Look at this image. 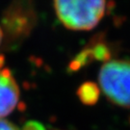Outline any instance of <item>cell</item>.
Returning <instances> with one entry per match:
<instances>
[{
	"label": "cell",
	"mask_w": 130,
	"mask_h": 130,
	"mask_svg": "<svg viewBox=\"0 0 130 130\" xmlns=\"http://www.w3.org/2000/svg\"><path fill=\"white\" fill-rule=\"evenodd\" d=\"M105 1H55L54 8L61 22L71 30H91L102 19Z\"/></svg>",
	"instance_id": "6da1fadb"
},
{
	"label": "cell",
	"mask_w": 130,
	"mask_h": 130,
	"mask_svg": "<svg viewBox=\"0 0 130 130\" xmlns=\"http://www.w3.org/2000/svg\"><path fill=\"white\" fill-rule=\"evenodd\" d=\"M99 84L107 98L121 107H130V61H109L99 71Z\"/></svg>",
	"instance_id": "7a4b0ae2"
},
{
	"label": "cell",
	"mask_w": 130,
	"mask_h": 130,
	"mask_svg": "<svg viewBox=\"0 0 130 130\" xmlns=\"http://www.w3.org/2000/svg\"><path fill=\"white\" fill-rule=\"evenodd\" d=\"M3 28L7 39L19 41L28 36L36 23V13L30 2H14L3 15Z\"/></svg>",
	"instance_id": "3957f363"
},
{
	"label": "cell",
	"mask_w": 130,
	"mask_h": 130,
	"mask_svg": "<svg viewBox=\"0 0 130 130\" xmlns=\"http://www.w3.org/2000/svg\"><path fill=\"white\" fill-rule=\"evenodd\" d=\"M19 99L18 84L8 69H0V118L9 115Z\"/></svg>",
	"instance_id": "277c9868"
},
{
	"label": "cell",
	"mask_w": 130,
	"mask_h": 130,
	"mask_svg": "<svg viewBox=\"0 0 130 130\" xmlns=\"http://www.w3.org/2000/svg\"><path fill=\"white\" fill-rule=\"evenodd\" d=\"M79 100L85 105L92 106L98 101L100 96V89L93 82H85L77 90Z\"/></svg>",
	"instance_id": "5b68a950"
},
{
	"label": "cell",
	"mask_w": 130,
	"mask_h": 130,
	"mask_svg": "<svg viewBox=\"0 0 130 130\" xmlns=\"http://www.w3.org/2000/svg\"><path fill=\"white\" fill-rule=\"evenodd\" d=\"M93 54V60L100 62H109L111 59V51L105 42L102 40H93L89 45Z\"/></svg>",
	"instance_id": "8992f818"
},
{
	"label": "cell",
	"mask_w": 130,
	"mask_h": 130,
	"mask_svg": "<svg viewBox=\"0 0 130 130\" xmlns=\"http://www.w3.org/2000/svg\"><path fill=\"white\" fill-rule=\"evenodd\" d=\"M93 61V57L91 51V48L89 47V45L87 47H85L83 50L79 52L77 55L74 57V59L70 63V70L72 71L80 70L81 68L86 67L87 65H89L91 62Z\"/></svg>",
	"instance_id": "52a82bcc"
},
{
	"label": "cell",
	"mask_w": 130,
	"mask_h": 130,
	"mask_svg": "<svg viewBox=\"0 0 130 130\" xmlns=\"http://www.w3.org/2000/svg\"><path fill=\"white\" fill-rule=\"evenodd\" d=\"M22 130H46L44 125L36 121H27L22 127Z\"/></svg>",
	"instance_id": "ba28073f"
},
{
	"label": "cell",
	"mask_w": 130,
	"mask_h": 130,
	"mask_svg": "<svg viewBox=\"0 0 130 130\" xmlns=\"http://www.w3.org/2000/svg\"><path fill=\"white\" fill-rule=\"evenodd\" d=\"M0 130H18V128L10 121L0 119Z\"/></svg>",
	"instance_id": "9c48e42d"
},
{
	"label": "cell",
	"mask_w": 130,
	"mask_h": 130,
	"mask_svg": "<svg viewBox=\"0 0 130 130\" xmlns=\"http://www.w3.org/2000/svg\"><path fill=\"white\" fill-rule=\"evenodd\" d=\"M2 39H3V32H2L1 27H0V44H1V42H2Z\"/></svg>",
	"instance_id": "30bf717a"
}]
</instances>
